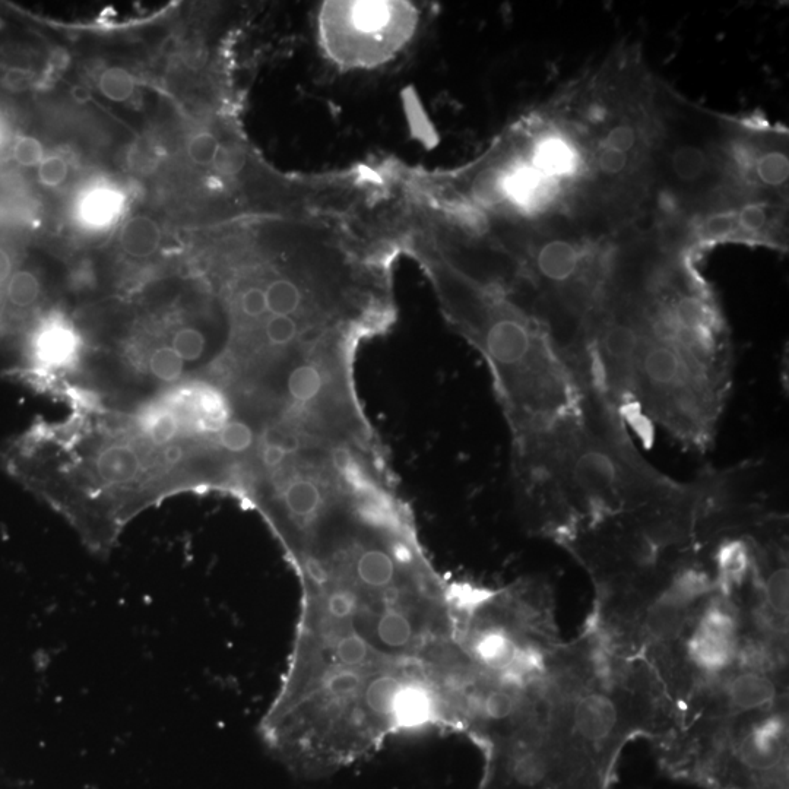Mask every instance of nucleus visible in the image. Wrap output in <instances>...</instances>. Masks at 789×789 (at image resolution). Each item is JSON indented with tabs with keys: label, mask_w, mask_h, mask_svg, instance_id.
<instances>
[{
	"label": "nucleus",
	"mask_w": 789,
	"mask_h": 789,
	"mask_svg": "<svg viewBox=\"0 0 789 789\" xmlns=\"http://www.w3.org/2000/svg\"><path fill=\"white\" fill-rule=\"evenodd\" d=\"M71 97L79 106H85V104L90 103L93 95H91V90L87 85L76 84L71 88Z\"/></svg>",
	"instance_id": "nucleus-28"
},
{
	"label": "nucleus",
	"mask_w": 789,
	"mask_h": 789,
	"mask_svg": "<svg viewBox=\"0 0 789 789\" xmlns=\"http://www.w3.org/2000/svg\"><path fill=\"white\" fill-rule=\"evenodd\" d=\"M451 207L491 228L592 226L591 174L566 90L509 126L449 182Z\"/></svg>",
	"instance_id": "nucleus-2"
},
{
	"label": "nucleus",
	"mask_w": 789,
	"mask_h": 789,
	"mask_svg": "<svg viewBox=\"0 0 789 789\" xmlns=\"http://www.w3.org/2000/svg\"><path fill=\"white\" fill-rule=\"evenodd\" d=\"M434 285L456 331L489 363L513 439L541 432L581 408L572 375L541 326L506 294L452 268L421 243L408 246Z\"/></svg>",
	"instance_id": "nucleus-5"
},
{
	"label": "nucleus",
	"mask_w": 789,
	"mask_h": 789,
	"mask_svg": "<svg viewBox=\"0 0 789 789\" xmlns=\"http://www.w3.org/2000/svg\"><path fill=\"white\" fill-rule=\"evenodd\" d=\"M161 243V228L147 215H136L120 230V245L133 258H148Z\"/></svg>",
	"instance_id": "nucleus-13"
},
{
	"label": "nucleus",
	"mask_w": 789,
	"mask_h": 789,
	"mask_svg": "<svg viewBox=\"0 0 789 789\" xmlns=\"http://www.w3.org/2000/svg\"><path fill=\"white\" fill-rule=\"evenodd\" d=\"M95 471L103 483L109 486H126L139 477L142 461L132 446L110 445L95 459Z\"/></svg>",
	"instance_id": "nucleus-12"
},
{
	"label": "nucleus",
	"mask_w": 789,
	"mask_h": 789,
	"mask_svg": "<svg viewBox=\"0 0 789 789\" xmlns=\"http://www.w3.org/2000/svg\"><path fill=\"white\" fill-rule=\"evenodd\" d=\"M164 461L166 464L174 465L177 462L182 461L183 458V449L177 445H169L166 449H164Z\"/></svg>",
	"instance_id": "nucleus-30"
},
{
	"label": "nucleus",
	"mask_w": 789,
	"mask_h": 789,
	"mask_svg": "<svg viewBox=\"0 0 789 789\" xmlns=\"http://www.w3.org/2000/svg\"><path fill=\"white\" fill-rule=\"evenodd\" d=\"M221 142L211 132H201L190 139L188 154L193 163L201 167L214 166Z\"/></svg>",
	"instance_id": "nucleus-21"
},
{
	"label": "nucleus",
	"mask_w": 789,
	"mask_h": 789,
	"mask_svg": "<svg viewBox=\"0 0 789 789\" xmlns=\"http://www.w3.org/2000/svg\"><path fill=\"white\" fill-rule=\"evenodd\" d=\"M775 699V683L765 671L746 668L725 684V700L735 712H763Z\"/></svg>",
	"instance_id": "nucleus-11"
},
{
	"label": "nucleus",
	"mask_w": 789,
	"mask_h": 789,
	"mask_svg": "<svg viewBox=\"0 0 789 789\" xmlns=\"http://www.w3.org/2000/svg\"><path fill=\"white\" fill-rule=\"evenodd\" d=\"M657 103L654 202L646 221L686 223L724 204L727 113L700 106L661 78Z\"/></svg>",
	"instance_id": "nucleus-6"
},
{
	"label": "nucleus",
	"mask_w": 789,
	"mask_h": 789,
	"mask_svg": "<svg viewBox=\"0 0 789 789\" xmlns=\"http://www.w3.org/2000/svg\"><path fill=\"white\" fill-rule=\"evenodd\" d=\"M788 209L789 202H733L673 226L699 258L721 245L768 247L787 252Z\"/></svg>",
	"instance_id": "nucleus-9"
},
{
	"label": "nucleus",
	"mask_w": 789,
	"mask_h": 789,
	"mask_svg": "<svg viewBox=\"0 0 789 789\" xmlns=\"http://www.w3.org/2000/svg\"><path fill=\"white\" fill-rule=\"evenodd\" d=\"M249 155L245 148L236 142H227L221 145L217 158L214 161V169L220 176L236 177L246 169Z\"/></svg>",
	"instance_id": "nucleus-19"
},
{
	"label": "nucleus",
	"mask_w": 789,
	"mask_h": 789,
	"mask_svg": "<svg viewBox=\"0 0 789 789\" xmlns=\"http://www.w3.org/2000/svg\"><path fill=\"white\" fill-rule=\"evenodd\" d=\"M14 158L21 166L36 167L43 163L46 154L43 144L38 139L33 136H22L15 144Z\"/></svg>",
	"instance_id": "nucleus-25"
},
{
	"label": "nucleus",
	"mask_w": 789,
	"mask_h": 789,
	"mask_svg": "<svg viewBox=\"0 0 789 789\" xmlns=\"http://www.w3.org/2000/svg\"><path fill=\"white\" fill-rule=\"evenodd\" d=\"M740 617L728 595L712 597L702 607L687 639L690 664L703 677H722L737 662Z\"/></svg>",
	"instance_id": "nucleus-10"
},
{
	"label": "nucleus",
	"mask_w": 789,
	"mask_h": 789,
	"mask_svg": "<svg viewBox=\"0 0 789 789\" xmlns=\"http://www.w3.org/2000/svg\"><path fill=\"white\" fill-rule=\"evenodd\" d=\"M417 24L413 3L326 2L319 12V37L326 55L342 68H375L407 46Z\"/></svg>",
	"instance_id": "nucleus-7"
},
{
	"label": "nucleus",
	"mask_w": 789,
	"mask_h": 789,
	"mask_svg": "<svg viewBox=\"0 0 789 789\" xmlns=\"http://www.w3.org/2000/svg\"><path fill=\"white\" fill-rule=\"evenodd\" d=\"M150 369L157 379L174 382L182 376L185 361L173 350V347H161L152 353Z\"/></svg>",
	"instance_id": "nucleus-18"
},
{
	"label": "nucleus",
	"mask_w": 789,
	"mask_h": 789,
	"mask_svg": "<svg viewBox=\"0 0 789 789\" xmlns=\"http://www.w3.org/2000/svg\"><path fill=\"white\" fill-rule=\"evenodd\" d=\"M68 171V163L59 155H52L44 158L43 163L38 166V180L47 188H56L65 182Z\"/></svg>",
	"instance_id": "nucleus-24"
},
{
	"label": "nucleus",
	"mask_w": 789,
	"mask_h": 789,
	"mask_svg": "<svg viewBox=\"0 0 789 789\" xmlns=\"http://www.w3.org/2000/svg\"><path fill=\"white\" fill-rule=\"evenodd\" d=\"M100 91L109 100L122 103L131 98L135 91V81L133 76L126 69L114 68L106 69L100 76Z\"/></svg>",
	"instance_id": "nucleus-16"
},
{
	"label": "nucleus",
	"mask_w": 789,
	"mask_h": 789,
	"mask_svg": "<svg viewBox=\"0 0 789 789\" xmlns=\"http://www.w3.org/2000/svg\"><path fill=\"white\" fill-rule=\"evenodd\" d=\"M763 597L769 610L779 619H787L788 613V569L784 563L776 564L762 583Z\"/></svg>",
	"instance_id": "nucleus-14"
},
{
	"label": "nucleus",
	"mask_w": 789,
	"mask_h": 789,
	"mask_svg": "<svg viewBox=\"0 0 789 789\" xmlns=\"http://www.w3.org/2000/svg\"><path fill=\"white\" fill-rule=\"evenodd\" d=\"M300 614L263 743L322 779L408 731H453L451 583L427 556L391 471L353 472L278 526Z\"/></svg>",
	"instance_id": "nucleus-1"
},
{
	"label": "nucleus",
	"mask_w": 789,
	"mask_h": 789,
	"mask_svg": "<svg viewBox=\"0 0 789 789\" xmlns=\"http://www.w3.org/2000/svg\"><path fill=\"white\" fill-rule=\"evenodd\" d=\"M658 84L639 47L629 44L564 88L588 154L592 224L600 236L638 227L651 214Z\"/></svg>",
	"instance_id": "nucleus-4"
},
{
	"label": "nucleus",
	"mask_w": 789,
	"mask_h": 789,
	"mask_svg": "<svg viewBox=\"0 0 789 789\" xmlns=\"http://www.w3.org/2000/svg\"><path fill=\"white\" fill-rule=\"evenodd\" d=\"M633 332L617 410L624 423H655L687 448L706 451L733 382V345L724 316L673 304L602 301Z\"/></svg>",
	"instance_id": "nucleus-3"
},
{
	"label": "nucleus",
	"mask_w": 789,
	"mask_h": 789,
	"mask_svg": "<svg viewBox=\"0 0 789 789\" xmlns=\"http://www.w3.org/2000/svg\"><path fill=\"white\" fill-rule=\"evenodd\" d=\"M148 433H150L151 440L155 445H169L171 440L179 433V420L174 414L161 413L152 421Z\"/></svg>",
	"instance_id": "nucleus-26"
},
{
	"label": "nucleus",
	"mask_w": 789,
	"mask_h": 789,
	"mask_svg": "<svg viewBox=\"0 0 789 789\" xmlns=\"http://www.w3.org/2000/svg\"><path fill=\"white\" fill-rule=\"evenodd\" d=\"M40 296V282L30 271H18L8 284V299L14 306L30 307Z\"/></svg>",
	"instance_id": "nucleus-17"
},
{
	"label": "nucleus",
	"mask_w": 789,
	"mask_h": 789,
	"mask_svg": "<svg viewBox=\"0 0 789 789\" xmlns=\"http://www.w3.org/2000/svg\"><path fill=\"white\" fill-rule=\"evenodd\" d=\"M217 442L221 449L233 455H243L256 445L255 430L243 420H228L220 432L217 433Z\"/></svg>",
	"instance_id": "nucleus-15"
},
{
	"label": "nucleus",
	"mask_w": 789,
	"mask_h": 789,
	"mask_svg": "<svg viewBox=\"0 0 789 789\" xmlns=\"http://www.w3.org/2000/svg\"><path fill=\"white\" fill-rule=\"evenodd\" d=\"M36 81V74L30 69L11 68L2 76V85L11 93H24L30 90Z\"/></svg>",
	"instance_id": "nucleus-27"
},
{
	"label": "nucleus",
	"mask_w": 789,
	"mask_h": 789,
	"mask_svg": "<svg viewBox=\"0 0 789 789\" xmlns=\"http://www.w3.org/2000/svg\"><path fill=\"white\" fill-rule=\"evenodd\" d=\"M204 334L195 328H185L177 332L173 339V350L183 358V361H196L202 357L205 351Z\"/></svg>",
	"instance_id": "nucleus-22"
},
{
	"label": "nucleus",
	"mask_w": 789,
	"mask_h": 789,
	"mask_svg": "<svg viewBox=\"0 0 789 789\" xmlns=\"http://www.w3.org/2000/svg\"><path fill=\"white\" fill-rule=\"evenodd\" d=\"M160 161V150L150 139H139L128 152L129 167L136 173H152V171L158 169Z\"/></svg>",
	"instance_id": "nucleus-20"
},
{
	"label": "nucleus",
	"mask_w": 789,
	"mask_h": 789,
	"mask_svg": "<svg viewBox=\"0 0 789 789\" xmlns=\"http://www.w3.org/2000/svg\"><path fill=\"white\" fill-rule=\"evenodd\" d=\"M12 274V261L11 256L5 252V250L0 249V284L8 280Z\"/></svg>",
	"instance_id": "nucleus-29"
},
{
	"label": "nucleus",
	"mask_w": 789,
	"mask_h": 789,
	"mask_svg": "<svg viewBox=\"0 0 789 789\" xmlns=\"http://www.w3.org/2000/svg\"><path fill=\"white\" fill-rule=\"evenodd\" d=\"M239 309L245 318L250 320H261L265 318L266 299L263 285H249L239 296Z\"/></svg>",
	"instance_id": "nucleus-23"
},
{
	"label": "nucleus",
	"mask_w": 789,
	"mask_h": 789,
	"mask_svg": "<svg viewBox=\"0 0 789 789\" xmlns=\"http://www.w3.org/2000/svg\"><path fill=\"white\" fill-rule=\"evenodd\" d=\"M727 195L741 201L789 202V132L762 113L727 114Z\"/></svg>",
	"instance_id": "nucleus-8"
}]
</instances>
